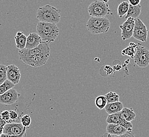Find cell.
<instances>
[{"label": "cell", "instance_id": "9a60e30c", "mask_svg": "<svg viewBox=\"0 0 149 137\" xmlns=\"http://www.w3.org/2000/svg\"><path fill=\"white\" fill-rule=\"evenodd\" d=\"M106 130L107 133L119 136L128 132L127 129L123 127L114 123H109L106 126Z\"/></svg>", "mask_w": 149, "mask_h": 137}, {"label": "cell", "instance_id": "ffe728a7", "mask_svg": "<svg viewBox=\"0 0 149 137\" xmlns=\"http://www.w3.org/2000/svg\"><path fill=\"white\" fill-rule=\"evenodd\" d=\"M130 4L126 1H123L120 3L118 7V17L122 18L124 15H126L129 9Z\"/></svg>", "mask_w": 149, "mask_h": 137}, {"label": "cell", "instance_id": "5b68a950", "mask_svg": "<svg viewBox=\"0 0 149 137\" xmlns=\"http://www.w3.org/2000/svg\"><path fill=\"white\" fill-rule=\"evenodd\" d=\"M88 12L93 17H106L111 14V11L109 4L102 1L95 0L88 6Z\"/></svg>", "mask_w": 149, "mask_h": 137}, {"label": "cell", "instance_id": "44dd1931", "mask_svg": "<svg viewBox=\"0 0 149 137\" xmlns=\"http://www.w3.org/2000/svg\"><path fill=\"white\" fill-rule=\"evenodd\" d=\"M95 103L97 108L100 110H103L107 104V101L105 95H100L96 98Z\"/></svg>", "mask_w": 149, "mask_h": 137}, {"label": "cell", "instance_id": "83f0119b", "mask_svg": "<svg viewBox=\"0 0 149 137\" xmlns=\"http://www.w3.org/2000/svg\"><path fill=\"white\" fill-rule=\"evenodd\" d=\"M27 130V128L24 127L23 131L21 134L19 135H10V134H2L1 135L0 137H26V131Z\"/></svg>", "mask_w": 149, "mask_h": 137}, {"label": "cell", "instance_id": "277c9868", "mask_svg": "<svg viewBox=\"0 0 149 137\" xmlns=\"http://www.w3.org/2000/svg\"><path fill=\"white\" fill-rule=\"evenodd\" d=\"M44 52H50L49 44L45 42H42L37 48L32 49H24L19 51V57L20 60L23 63L29 65L30 61L38 54Z\"/></svg>", "mask_w": 149, "mask_h": 137}, {"label": "cell", "instance_id": "603a6c76", "mask_svg": "<svg viewBox=\"0 0 149 137\" xmlns=\"http://www.w3.org/2000/svg\"><path fill=\"white\" fill-rule=\"evenodd\" d=\"M107 103L115 102L120 100V97L116 92L110 91L105 95Z\"/></svg>", "mask_w": 149, "mask_h": 137}, {"label": "cell", "instance_id": "8992f818", "mask_svg": "<svg viewBox=\"0 0 149 137\" xmlns=\"http://www.w3.org/2000/svg\"><path fill=\"white\" fill-rule=\"evenodd\" d=\"M134 61L140 68H146L149 64V50L140 43L136 46V51L133 57Z\"/></svg>", "mask_w": 149, "mask_h": 137}, {"label": "cell", "instance_id": "1f68e13d", "mask_svg": "<svg viewBox=\"0 0 149 137\" xmlns=\"http://www.w3.org/2000/svg\"><path fill=\"white\" fill-rule=\"evenodd\" d=\"M121 137H135L132 132H127L121 136Z\"/></svg>", "mask_w": 149, "mask_h": 137}, {"label": "cell", "instance_id": "30bf717a", "mask_svg": "<svg viewBox=\"0 0 149 137\" xmlns=\"http://www.w3.org/2000/svg\"><path fill=\"white\" fill-rule=\"evenodd\" d=\"M20 96V93L13 88L3 94L0 95V103L6 105H11L17 102Z\"/></svg>", "mask_w": 149, "mask_h": 137}, {"label": "cell", "instance_id": "f1b7e54d", "mask_svg": "<svg viewBox=\"0 0 149 137\" xmlns=\"http://www.w3.org/2000/svg\"><path fill=\"white\" fill-rule=\"evenodd\" d=\"M6 123V122H5L0 117V136L3 133V127H4V126H5Z\"/></svg>", "mask_w": 149, "mask_h": 137}, {"label": "cell", "instance_id": "3957f363", "mask_svg": "<svg viewBox=\"0 0 149 137\" xmlns=\"http://www.w3.org/2000/svg\"><path fill=\"white\" fill-rule=\"evenodd\" d=\"M111 26L109 19L106 17H91L86 23V29L93 34L106 33Z\"/></svg>", "mask_w": 149, "mask_h": 137}, {"label": "cell", "instance_id": "5bb4252c", "mask_svg": "<svg viewBox=\"0 0 149 137\" xmlns=\"http://www.w3.org/2000/svg\"><path fill=\"white\" fill-rule=\"evenodd\" d=\"M42 41L37 33H31L27 37L26 49H32L37 48Z\"/></svg>", "mask_w": 149, "mask_h": 137}, {"label": "cell", "instance_id": "52a82bcc", "mask_svg": "<svg viewBox=\"0 0 149 137\" xmlns=\"http://www.w3.org/2000/svg\"><path fill=\"white\" fill-rule=\"evenodd\" d=\"M148 30L143 21L140 19H136L135 20L133 37L138 41L146 42L148 39Z\"/></svg>", "mask_w": 149, "mask_h": 137}, {"label": "cell", "instance_id": "2e32d148", "mask_svg": "<svg viewBox=\"0 0 149 137\" xmlns=\"http://www.w3.org/2000/svg\"><path fill=\"white\" fill-rule=\"evenodd\" d=\"M123 108V104L119 101L115 102L107 103L104 110L108 114H112L121 111Z\"/></svg>", "mask_w": 149, "mask_h": 137}, {"label": "cell", "instance_id": "f546056e", "mask_svg": "<svg viewBox=\"0 0 149 137\" xmlns=\"http://www.w3.org/2000/svg\"><path fill=\"white\" fill-rule=\"evenodd\" d=\"M141 0H129V3L132 6H135L140 4Z\"/></svg>", "mask_w": 149, "mask_h": 137}, {"label": "cell", "instance_id": "7a4b0ae2", "mask_svg": "<svg viewBox=\"0 0 149 137\" xmlns=\"http://www.w3.org/2000/svg\"><path fill=\"white\" fill-rule=\"evenodd\" d=\"M61 10L47 4L39 7L36 12V17L40 22L57 24L60 22Z\"/></svg>", "mask_w": 149, "mask_h": 137}, {"label": "cell", "instance_id": "d6986e66", "mask_svg": "<svg viewBox=\"0 0 149 137\" xmlns=\"http://www.w3.org/2000/svg\"><path fill=\"white\" fill-rule=\"evenodd\" d=\"M120 115L122 118L129 122L134 120L136 117V114L132 108H123L120 111Z\"/></svg>", "mask_w": 149, "mask_h": 137}, {"label": "cell", "instance_id": "6da1fadb", "mask_svg": "<svg viewBox=\"0 0 149 137\" xmlns=\"http://www.w3.org/2000/svg\"><path fill=\"white\" fill-rule=\"evenodd\" d=\"M36 31L42 41L49 44L54 42L59 34V29L57 24L40 21L37 23Z\"/></svg>", "mask_w": 149, "mask_h": 137}, {"label": "cell", "instance_id": "ba28073f", "mask_svg": "<svg viewBox=\"0 0 149 137\" xmlns=\"http://www.w3.org/2000/svg\"><path fill=\"white\" fill-rule=\"evenodd\" d=\"M135 20V19L133 17H129L120 26V28L121 29V37L123 41L129 40L133 37Z\"/></svg>", "mask_w": 149, "mask_h": 137}, {"label": "cell", "instance_id": "9c48e42d", "mask_svg": "<svg viewBox=\"0 0 149 137\" xmlns=\"http://www.w3.org/2000/svg\"><path fill=\"white\" fill-rule=\"evenodd\" d=\"M106 122L109 123L118 124L126 129L128 132H132L133 125L131 122L127 121L122 118L120 115V111L114 114H109L106 118Z\"/></svg>", "mask_w": 149, "mask_h": 137}, {"label": "cell", "instance_id": "4316f807", "mask_svg": "<svg viewBox=\"0 0 149 137\" xmlns=\"http://www.w3.org/2000/svg\"><path fill=\"white\" fill-rule=\"evenodd\" d=\"M9 116L11 118L12 122H15L16 120H17L19 115L17 112L15 110H10L9 111Z\"/></svg>", "mask_w": 149, "mask_h": 137}, {"label": "cell", "instance_id": "4dcf8cb0", "mask_svg": "<svg viewBox=\"0 0 149 137\" xmlns=\"http://www.w3.org/2000/svg\"><path fill=\"white\" fill-rule=\"evenodd\" d=\"M101 137H121V136H116V135H113V134H109V133H107L104 134Z\"/></svg>", "mask_w": 149, "mask_h": 137}, {"label": "cell", "instance_id": "8fae6325", "mask_svg": "<svg viewBox=\"0 0 149 137\" xmlns=\"http://www.w3.org/2000/svg\"><path fill=\"white\" fill-rule=\"evenodd\" d=\"M24 127L20 122L6 123L3 129L4 134L10 135H19L23 131Z\"/></svg>", "mask_w": 149, "mask_h": 137}, {"label": "cell", "instance_id": "ac0fdd59", "mask_svg": "<svg viewBox=\"0 0 149 137\" xmlns=\"http://www.w3.org/2000/svg\"><path fill=\"white\" fill-rule=\"evenodd\" d=\"M141 6L140 4L138 6H133L130 4L129 9L125 16V19L129 17H133L135 19H138L141 13Z\"/></svg>", "mask_w": 149, "mask_h": 137}, {"label": "cell", "instance_id": "d6a6232c", "mask_svg": "<svg viewBox=\"0 0 149 137\" xmlns=\"http://www.w3.org/2000/svg\"><path fill=\"white\" fill-rule=\"evenodd\" d=\"M102 2H103L104 3H107L109 1V0H102Z\"/></svg>", "mask_w": 149, "mask_h": 137}, {"label": "cell", "instance_id": "7402d4cb", "mask_svg": "<svg viewBox=\"0 0 149 137\" xmlns=\"http://www.w3.org/2000/svg\"><path fill=\"white\" fill-rule=\"evenodd\" d=\"M15 86V84L7 79L0 85V95L3 94L10 89L14 88Z\"/></svg>", "mask_w": 149, "mask_h": 137}, {"label": "cell", "instance_id": "cb8c5ba5", "mask_svg": "<svg viewBox=\"0 0 149 137\" xmlns=\"http://www.w3.org/2000/svg\"><path fill=\"white\" fill-rule=\"evenodd\" d=\"M20 123L24 127L28 128L31 123V118L28 114H26L21 118Z\"/></svg>", "mask_w": 149, "mask_h": 137}, {"label": "cell", "instance_id": "484cf974", "mask_svg": "<svg viewBox=\"0 0 149 137\" xmlns=\"http://www.w3.org/2000/svg\"><path fill=\"white\" fill-rule=\"evenodd\" d=\"M0 117L6 123H12V121L11 118L9 116V111L8 110H4L1 112Z\"/></svg>", "mask_w": 149, "mask_h": 137}, {"label": "cell", "instance_id": "e0dca14e", "mask_svg": "<svg viewBox=\"0 0 149 137\" xmlns=\"http://www.w3.org/2000/svg\"><path fill=\"white\" fill-rule=\"evenodd\" d=\"M27 37L24 34L23 32L19 31L17 33L15 37V44L17 48L19 50L25 49Z\"/></svg>", "mask_w": 149, "mask_h": 137}, {"label": "cell", "instance_id": "4fadbf2b", "mask_svg": "<svg viewBox=\"0 0 149 137\" xmlns=\"http://www.w3.org/2000/svg\"><path fill=\"white\" fill-rule=\"evenodd\" d=\"M50 52H44L38 54L32 59L29 62V66L32 67H40L45 65L50 57Z\"/></svg>", "mask_w": 149, "mask_h": 137}, {"label": "cell", "instance_id": "7c38bea8", "mask_svg": "<svg viewBox=\"0 0 149 137\" xmlns=\"http://www.w3.org/2000/svg\"><path fill=\"white\" fill-rule=\"evenodd\" d=\"M7 79L14 84H17L20 82L21 72L19 68L15 64H11L6 66Z\"/></svg>", "mask_w": 149, "mask_h": 137}, {"label": "cell", "instance_id": "d4e9b609", "mask_svg": "<svg viewBox=\"0 0 149 137\" xmlns=\"http://www.w3.org/2000/svg\"><path fill=\"white\" fill-rule=\"evenodd\" d=\"M7 80L6 66L4 65H0V85Z\"/></svg>", "mask_w": 149, "mask_h": 137}]
</instances>
